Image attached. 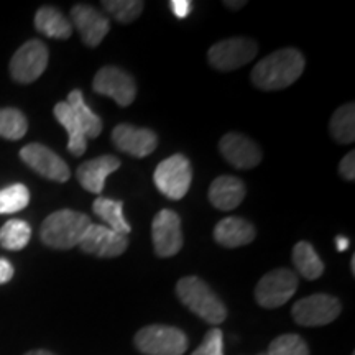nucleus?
<instances>
[{
    "mask_svg": "<svg viewBox=\"0 0 355 355\" xmlns=\"http://www.w3.org/2000/svg\"><path fill=\"white\" fill-rule=\"evenodd\" d=\"M135 347L145 355H183L188 350V337L178 327L152 324L137 332Z\"/></svg>",
    "mask_w": 355,
    "mask_h": 355,
    "instance_id": "20e7f679",
    "label": "nucleus"
},
{
    "mask_svg": "<svg viewBox=\"0 0 355 355\" xmlns=\"http://www.w3.org/2000/svg\"><path fill=\"white\" fill-rule=\"evenodd\" d=\"M35 26L48 38L66 40L73 33V25L60 10L53 7H42L35 15Z\"/></svg>",
    "mask_w": 355,
    "mask_h": 355,
    "instance_id": "412c9836",
    "label": "nucleus"
},
{
    "mask_svg": "<svg viewBox=\"0 0 355 355\" xmlns=\"http://www.w3.org/2000/svg\"><path fill=\"white\" fill-rule=\"evenodd\" d=\"M259 44L250 38H229L212 44L209 53V63L217 71H234L250 63L257 56Z\"/></svg>",
    "mask_w": 355,
    "mask_h": 355,
    "instance_id": "6e6552de",
    "label": "nucleus"
},
{
    "mask_svg": "<svg viewBox=\"0 0 355 355\" xmlns=\"http://www.w3.org/2000/svg\"><path fill=\"white\" fill-rule=\"evenodd\" d=\"M112 144L123 153L135 158H145L155 152L158 145L157 133L148 128L133 127L130 123H121L112 130Z\"/></svg>",
    "mask_w": 355,
    "mask_h": 355,
    "instance_id": "2eb2a0df",
    "label": "nucleus"
},
{
    "mask_svg": "<svg viewBox=\"0 0 355 355\" xmlns=\"http://www.w3.org/2000/svg\"><path fill=\"white\" fill-rule=\"evenodd\" d=\"M92 89L101 96H107L117 102L121 107H128L137 96L135 81L127 71L117 66H105L97 71L92 81Z\"/></svg>",
    "mask_w": 355,
    "mask_h": 355,
    "instance_id": "9d476101",
    "label": "nucleus"
},
{
    "mask_svg": "<svg viewBox=\"0 0 355 355\" xmlns=\"http://www.w3.org/2000/svg\"><path fill=\"white\" fill-rule=\"evenodd\" d=\"M245 198V186L239 178L224 175L216 178L209 188V201L216 209L232 211Z\"/></svg>",
    "mask_w": 355,
    "mask_h": 355,
    "instance_id": "a211bd4d",
    "label": "nucleus"
},
{
    "mask_svg": "<svg viewBox=\"0 0 355 355\" xmlns=\"http://www.w3.org/2000/svg\"><path fill=\"white\" fill-rule=\"evenodd\" d=\"M350 268H352V275H355V257H352V261H350Z\"/></svg>",
    "mask_w": 355,
    "mask_h": 355,
    "instance_id": "4c0bfd02",
    "label": "nucleus"
},
{
    "mask_svg": "<svg viewBox=\"0 0 355 355\" xmlns=\"http://www.w3.org/2000/svg\"><path fill=\"white\" fill-rule=\"evenodd\" d=\"M176 295L189 311L209 324H220L227 318L225 304L211 290L206 282L198 277H184L176 283Z\"/></svg>",
    "mask_w": 355,
    "mask_h": 355,
    "instance_id": "7ed1b4c3",
    "label": "nucleus"
},
{
    "mask_svg": "<svg viewBox=\"0 0 355 355\" xmlns=\"http://www.w3.org/2000/svg\"><path fill=\"white\" fill-rule=\"evenodd\" d=\"M144 6L145 3L141 0H104L102 2L104 10L121 24H132L133 20L139 19Z\"/></svg>",
    "mask_w": 355,
    "mask_h": 355,
    "instance_id": "c85d7f7f",
    "label": "nucleus"
},
{
    "mask_svg": "<svg viewBox=\"0 0 355 355\" xmlns=\"http://www.w3.org/2000/svg\"><path fill=\"white\" fill-rule=\"evenodd\" d=\"M304 71V56L295 48H283L265 56L252 69V83L261 91L290 87Z\"/></svg>",
    "mask_w": 355,
    "mask_h": 355,
    "instance_id": "f257e3e1",
    "label": "nucleus"
},
{
    "mask_svg": "<svg viewBox=\"0 0 355 355\" xmlns=\"http://www.w3.org/2000/svg\"><path fill=\"white\" fill-rule=\"evenodd\" d=\"M13 277V266L7 259H0V285L8 283Z\"/></svg>",
    "mask_w": 355,
    "mask_h": 355,
    "instance_id": "72a5a7b5",
    "label": "nucleus"
},
{
    "mask_svg": "<svg viewBox=\"0 0 355 355\" xmlns=\"http://www.w3.org/2000/svg\"><path fill=\"white\" fill-rule=\"evenodd\" d=\"M219 150L222 157L237 170H252L261 162L260 146L242 133L230 132L222 137Z\"/></svg>",
    "mask_w": 355,
    "mask_h": 355,
    "instance_id": "4468645a",
    "label": "nucleus"
},
{
    "mask_svg": "<svg viewBox=\"0 0 355 355\" xmlns=\"http://www.w3.org/2000/svg\"><path fill=\"white\" fill-rule=\"evenodd\" d=\"M261 355H266V354H261Z\"/></svg>",
    "mask_w": 355,
    "mask_h": 355,
    "instance_id": "58836bf2",
    "label": "nucleus"
},
{
    "mask_svg": "<svg viewBox=\"0 0 355 355\" xmlns=\"http://www.w3.org/2000/svg\"><path fill=\"white\" fill-rule=\"evenodd\" d=\"M349 245H350V242H349L347 237H343V235H337V237H336V247H337V250H339V252L347 250Z\"/></svg>",
    "mask_w": 355,
    "mask_h": 355,
    "instance_id": "f704fd0d",
    "label": "nucleus"
},
{
    "mask_svg": "<svg viewBox=\"0 0 355 355\" xmlns=\"http://www.w3.org/2000/svg\"><path fill=\"white\" fill-rule=\"evenodd\" d=\"M83 252L99 259H115L128 248L127 235H122L105 225L91 224L79 242Z\"/></svg>",
    "mask_w": 355,
    "mask_h": 355,
    "instance_id": "f8f14e48",
    "label": "nucleus"
},
{
    "mask_svg": "<svg viewBox=\"0 0 355 355\" xmlns=\"http://www.w3.org/2000/svg\"><path fill=\"white\" fill-rule=\"evenodd\" d=\"M66 102H68L71 110L76 115L78 122L81 123L86 139H96V137H99L102 132V121L99 115H96L87 107L83 92L79 89H74V91L69 92L68 101Z\"/></svg>",
    "mask_w": 355,
    "mask_h": 355,
    "instance_id": "5701e85b",
    "label": "nucleus"
},
{
    "mask_svg": "<svg viewBox=\"0 0 355 355\" xmlns=\"http://www.w3.org/2000/svg\"><path fill=\"white\" fill-rule=\"evenodd\" d=\"M339 173L345 181H354L355 180V153L349 152L343 158L339 165Z\"/></svg>",
    "mask_w": 355,
    "mask_h": 355,
    "instance_id": "2f4dec72",
    "label": "nucleus"
},
{
    "mask_svg": "<svg viewBox=\"0 0 355 355\" xmlns=\"http://www.w3.org/2000/svg\"><path fill=\"white\" fill-rule=\"evenodd\" d=\"M71 19H73L74 26H76L79 35H81L83 43H86L91 48L99 46L110 30L107 17L102 15L94 7L84 6V3L73 7Z\"/></svg>",
    "mask_w": 355,
    "mask_h": 355,
    "instance_id": "dca6fc26",
    "label": "nucleus"
},
{
    "mask_svg": "<svg viewBox=\"0 0 355 355\" xmlns=\"http://www.w3.org/2000/svg\"><path fill=\"white\" fill-rule=\"evenodd\" d=\"M298 290V277L288 268L266 273L255 288V300L261 308L275 309L288 303Z\"/></svg>",
    "mask_w": 355,
    "mask_h": 355,
    "instance_id": "423d86ee",
    "label": "nucleus"
},
{
    "mask_svg": "<svg viewBox=\"0 0 355 355\" xmlns=\"http://www.w3.org/2000/svg\"><path fill=\"white\" fill-rule=\"evenodd\" d=\"M53 112H55L56 121L64 127L66 132H68L69 153H73L74 157H83L84 152L87 150V139L86 135H84L81 123L78 122L76 115H74V112L68 105V102H58Z\"/></svg>",
    "mask_w": 355,
    "mask_h": 355,
    "instance_id": "aec40b11",
    "label": "nucleus"
},
{
    "mask_svg": "<svg viewBox=\"0 0 355 355\" xmlns=\"http://www.w3.org/2000/svg\"><path fill=\"white\" fill-rule=\"evenodd\" d=\"M119 168H121V159L117 157L102 155V157L89 159V162L83 163L78 168V180L83 188L89 191V193L101 194L107 176L117 171Z\"/></svg>",
    "mask_w": 355,
    "mask_h": 355,
    "instance_id": "f3484780",
    "label": "nucleus"
},
{
    "mask_svg": "<svg viewBox=\"0 0 355 355\" xmlns=\"http://www.w3.org/2000/svg\"><path fill=\"white\" fill-rule=\"evenodd\" d=\"M32 237V227L21 219H10L0 229V245L7 250H21Z\"/></svg>",
    "mask_w": 355,
    "mask_h": 355,
    "instance_id": "a878e982",
    "label": "nucleus"
},
{
    "mask_svg": "<svg viewBox=\"0 0 355 355\" xmlns=\"http://www.w3.org/2000/svg\"><path fill=\"white\" fill-rule=\"evenodd\" d=\"M30 202V191L25 184H12L0 189V214H15Z\"/></svg>",
    "mask_w": 355,
    "mask_h": 355,
    "instance_id": "cd10ccee",
    "label": "nucleus"
},
{
    "mask_svg": "<svg viewBox=\"0 0 355 355\" xmlns=\"http://www.w3.org/2000/svg\"><path fill=\"white\" fill-rule=\"evenodd\" d=\"M266 355H309V347L301 336L283 334L270 344Z\"/></svg>",
    "mask_w": 355,
    "mask_h": 355,
    "instance_id": "c756f323",
    "label": "nucleus"
},
{
    "mask_svg": "<svg viewBox=\"0 0 355 355\" xmlns=\"http://www.w3.org/2000/svg\"><path fill=\"white\" fill-rule=\"evenodd\" d=\"M293 319L296 324L304 327H319L327 326L332 321H336L340 314L339 300L331 295H318L306 296V298L296 301L291 309Z\"/></svg>",
    "mask_w": 355,
    "mask_h": 355,
    "instance_id": "0eeeda50",
    "label": "nucleus"
},
{
    "mask_svg": "<svg viewBox=\"0 0 355 355\" xmlns=\"http://www.w3.org/2000/svg\"><path fill=\"white\" fill-rule=\"evenodd\" d=\"M152 239L158 257H175L183 247L180 216L171 209L159 211L152 222Z\"/></svg>",
    "mask_w": 355,
    "mask_h": 355,
    "instance_id": "9b49d317",
    "label": "nucleus"
},
{
    "mask_svg": "<svg viewBox=\"0 0 355 355\" xmlns=\"http://www.w3.org/2000/svg\"><path fill=\"white\" fill-rule=\"evenodd\" d=\"M25 355H55V354H51V352H48V350H32V352H28V354H25Z\"/></svg>",
    "mask_w": 355,
    "mask_h": 355,
    "instance_id": "e433bc0d",
    "label": "nucleus"
},
{
    "mask_svg": "<svg viewBox=\"0 0 355 355\" xmlns=\"http://www.w3.org/2000/svg\"><path fill=\"white\" fill-rule=\"evenodd\" d=\"M48 66V48L40 40H30L17 50L10 61V74L17 83L30 84L42 76Z\"/></svg>",
    "mask_w": 355,
    "mask_h": 355,
    "instance_id": "1a4fd4ad",
    "label": "nucleus"
},
{
    "mask_svg": "<svg viewBox=\"0 0 355 355\" xmlns=\"http://www.w3.org/2000/svg\"><path fill=\"white\" fill-rule=\"evenodd\" d=\"M191 180H193L191 163L181 153L163 159L155 170V184H157L158 191L173 201L186 196L191 186Z\"/></svg>",
    "mask_w": 355,
    "mask_h": 355,
    "instance_id": "39448f33",
    "label": "nucleus"
},
{
    "mask_svg": "<svg viewBox=\"0 0 355 355\" xmlns=\"http://www.w3.org/2000/svg\"><path fill=\"white\" fill-rule=\"evenodd\" d=\"M293 263L306 279H318L324 273V263L309 242H298L293 248Z\"/></svg>",
    "mask_w": 355,
    "mask_h": 355,
    "instance_id": "b1692460",
    "label": "nucleus"
},
{
    "mask_svg": "<svg viewBox=\"0 0 355 355\" xmlns=\"http://www.w3.org/2000/svg\"><path fill=\"white\" fill-rule=\"evenodd\" d=\"M92 211L97 217H101L105 222V227L115 230V232L127 235L130 232V224L125 220L123 216V202L114 201L109 198H97L92 204Z\"/></svg>",
    "mask_w": 355,
    "mask_h": 355,
    "instance_id": "4be33fe9",
    "label": "nucleus"
},
{
    "mask_svg": "<svg viewBox=\"0 0 355 355\" xmlns=\"http://www.w3.org/2000/svg\"><path fill=\"white\" fill-rule=\"evenodd\" d=\"M331 135L339 144L347 145L355 140V105L345 104L332 114L331 117Z\"/></svg>",
    "mask_w": 355,
    "mask_h": 355,
    "instance_id": "393cba45",
    "label": "nucleus"
},
{
    "mask_svg": "<svg viewBox=\"0 0 355 355\" xmlns=\"http://www.w3.org/2000/svg\"><path fill=\"white\" fill-rule=\"evenodd\" d=\"M20 158L38 175L58 183L69 180V168L63 158L42 144H30L20 150Z\"/></svg>",
    "mask_w": 355,
    "mask_h": 355,
    "instance_id": "ddd939ff",
    "label": "nucleus"
},
{
    "mask_svg": "<svg viewBox=\"0 0 355 355\" xmlns=\"http://www.w3.org/2000/svg\"><path fill=\"white\" fill-rule=\"evenodd\" d=\"M191 355H224V334L219 327L207 332L199 347Z\"/></svg>",
    "mask_w": 355,
    "mask_h": 355,
    "instance_id": "7c9ffc66",
    "label": "nucleus"
},
{
    "mask_svg": "<svg viewBox=\"0 0 355 355\" xmlns=\"http://www.w3.org/2000/svg\"><path fill=\"white\" fill-rule=\"evenodd\" d=\"M170 7L178 19H186L193 10V3L189 0H171Z\"/></svg>",
    "mask_w": 355,
    "mask_h": 355,
    "instance_id": "473e14b6",
    "label": "nucleus"
},
{
    "mask_svg": "<svg viewBox=\"0 0 355 355\" xmlns=\"http://www.w3.org/2000/svg\"><path fill=\"white\" fill-rule=\"evenodd\" d=\"M214 239L217 243L227 248L248 245L255 239V227L252 222L242 217H225L217 222L214 227Z\"/></svg>",
    "mask_w": 355,
    "mask_h": 355,
    "instance_id": "6ab92c4d",
    "label": "nucleus"
},
{
    "mask_svg": "<svg viewBox=\"0 0 355 355\" xmlns=\"http://www.w3.org/2000/svg\"><path fill=\"white\" fill-rule=\"evenodd\" d=\"M224 6L227 8H232V10H237V8L245 6V0H239V2H224Z\"/></svg>",
    "mask_w": 355,
    "mask_h": 355,
    "instance_id": "c9c22d12",
    "label": "nucleus"
},
{
    "mask_svg": "<svg viewBox=\"0 0 355 355\" xmlns=\"http://www.w3.org/2000/svg\"><path fill=\"white\" fill-rule=\"evenodd\" d=\"M28 130L26 117L19 109H0V137L7 140H20Z\"/></svg>",
    "mask_w": 355,
    "mask_h": 355,
    "instance_id": "bb28decb",
    "label": "nucleus"
},
{
    "mask_svg": "<svg viewBox=\"0 0 355 355\" xmlns=\"http://www.w3.org/2000/svg\"><path fill=\"white\" fill-rule=\"evenodd\" d=\"M92 222L86 214L81 212L61 209L53 212L43 220L40 237L44 245L58 248V250H68L79 245L83 235Z\"/></svg>",
    "mask_w": 355,
    "mask_h": 355,
    "instance_id": "f03ea898",
    "label": "nucleus"
}]
</instances>
